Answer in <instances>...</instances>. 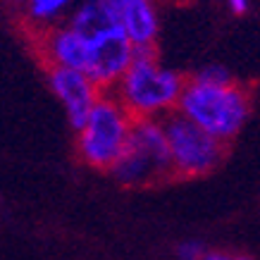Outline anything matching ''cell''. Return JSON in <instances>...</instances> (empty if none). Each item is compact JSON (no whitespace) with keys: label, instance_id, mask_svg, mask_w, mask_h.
Masks as SVG:
<instances>
[{"label":"cell","instance_id":"1","mask_svg":"<svg viewBox=\"0 0 260 260\" xmlns=\"http://www.w3.org/2000/svg\"><path fill=\"white\" fill-rule=\"evenodd\" d=\"M253 110V91L237 79L208 81L191 74L184 81L177 112L222 143L241 134Z\"/></svg>","mask_w":260,"mask_h":260},{"label":"cell","instance_id":"2","mask_svg":"<svg viewBox=\"0 0 260 260\" xmlns=\"http://www.w3.org/2000/svg\"><path fill=\"white\" fill-rule=\"evenodd\" d=\"M186 77L167 67L158 50H136L132 64L110 93L134 119H162L177 110Z\"/></svg>","mask_w":260,"mask_h":260},{"label":"cell","instance_id":"3","mask_svg":"<svg viewBox=\"0 0 260 260\" xmlns=\"http://www.w3.org/2000/svg\"><path fill=\"white\" fill-rule=\"evenodd\" d=\"M134 119L119 105L110 91H103L86 115L77 134V158L95 172H110V167L126 150Z\"/></svg>","mask_w":260,"mask_h":260},{"label":"cell","instance_id":"4","mask_svg":"<svg viewBox=\"0 0 260 260\" xmlns=\"http://www.w3.org/2000/svg\"><path fill=\"white\" fill-rule=\"evenodd\" d=\"M110 174L124 189H143L174 179L160 119H136L126 150L110 167Z\"/></svg>","mask_w":260,"mask_h":260},{"label":"cell","instance_id":"5","mask_svg":"<svg viewBox=\"0 0 260 260\" xmlns=\"http://www.w3.org/2000/svg\"><path fill=\"white\" fill-rule=\"evenodd\" d=\"M162 122L167 153H170V167L174 179H198L213 174L227 158V143L217 141L215 136L203 132L201 126L181 117L174 110Z\"/></svg>","mask_w":260,"mask_h":260},{"label":"cell","instance_id":"6","mask_svg":"<svg viewBox=\"0 0 260 260\" xmlns=\"http://www.w3.org/2000/svg\"><path fill=\"white\" fill-rule=\"evenodd\" d=\"M88 41V55L84 74L93 81L101 91H112L115 84L122 79V74L134 60V46L119 31V26L91 36Z\"/></svg>","mask_w":260,"mask_h":260},{"label":"cell","instance_id":"7","mask_svg":"<svg viewBox=\"0 0 260 260\" xmlns=\"http://www.w3.org/2000/svg\"><path fill=\"white\" fill-rule=\"evenodd\" d=\"M48 86L53 91L60 105L64 108V115L70 119V126L77 132L86 115L91 112L93 103L103 93L93 81L88 79L81 70H64V67H46Z\"/></svg>","mask_w":260,"mask_h":260},{"label":"cell","instance_id":"8","mask_svg":"<svg viewBox=\"0 0 260 260\" xmlns=\"http://www.w3.org/2000/svg\"><path fill=\"white\" fill-rule=\"evenodd\" d=\"M36 41V53L46 67H64V70H81L86 67L88 41L70 24H55L41 31H31Z\"/></svg>","mask_w":260,"mask_h":260},{"label":"cell","instance_id":"9","mask_svg":"<svg viewBox=\"0 0 260 260\" xmlns=\"http://www.w3.org/2000/svg\"><path fill=\"white\" fill-rule=\"evenodd\" d=\"M119 31L134 50H155L160 36V15L153 0H110Z\"/></svg>","mask_w":260,"mask_h":260},{"label":"cell","instance_id":"10","mask_svg":"<svg viewBox=\"0 0 260 260\" xmlns=\"http://www.w3.org/2000/svg\"><path fill=\"white\" fill-rule=\"evenodd\" d=\"M64 24H70L84 39H91V36H98L108 29H115L117 15H115V8H112L110 0H81L67 15Z\"/></svg>","mask_w":260,"mask_h":260},{"label":"cell","instance_id":"11","mask_svg":"<svg viewBox=\"0 0 260 260\" xmlns=\"http://www.w3.org/2000/svg\"><path fill=\"white\" fill-rule=\"evenodd\" d=\"M79 3L81 0H24V19L29 22L31 31H41L64 22Z\"/></svg>","mask_w":260,"mask_h":260},{"label":"cell","instance_id":"12","mask_svg":"<svg viewBox=\"0 0 260 260\" xmlns=\"http://www.w3.org/2000/svg\"><path fill=\"white\" fill-rule=\"evenodd\" d=\"M205 248L201 241H181L177 246V260H203Z\"/></svg>","mask_w":260,"mask_h":260},{"label":"cell","instance_id":"13","mask_svg":"<svg viewBox=\"0 0 260 260\" xmlns=\"http://www.w3.org/2000/svg\"><path fill=\"white\" fill-rule=\"evenodd\" d=\"M224 5H227V10L232 12V15H246L248 12V8H251V0H224Z\"/></svg>","mask_w":260,"mask_h":260},{"label":"cell","instance_id":"14","mask_svg":"<svg viewBox=\"0 0 260 260\" xmlns=\"http://www.w3.org/2000/svg\"><path fill=\"white\" fill-rule=\"evenodd\" d=\"M203 260H234V255L227 251H205Z\"/></svg>","mask_w":260,"mask_h":260},{"label":"cell","instance_id":"15","mask_svg":"<svg viewBox=\"0 0 260 260\" xmlns=\"http://www.w3.org/2000/svg\"><path fill=\"white\" fill-rule=\"evenodd\" d=\"M234 260H253L251 255H234Z\"/></svg>","mask_w":260,"mask_h":260}]
</instances>
